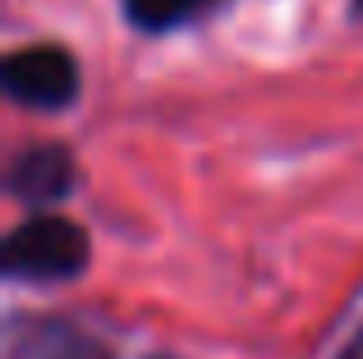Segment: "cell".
Masks as SVG:
<instances>
[{"instance_id":"6da1fadb","label":"cell","mask_w":363,"mask_h":359,"mask_svg":"<svg viewBox=\"0 0 363 359\" xmlns=\"http://www.w3.org/2000/svg\"><path fill=\"white\" fill-rule=\"evenodd\" d=\"M5 277L18 281H65L88 267V235L65 216H28L0 249Z\"/></svg>"},{"instance_id":"7a4b0ae2","label":"cell","mask_w":363,"mask_h":359,"mask_svg":"<svg viewBox=\"0 0 363 359\" xmlns=\"http://www.w3.org/2000/svg\"><path fill=\"white\" fill-rule=\"evenodd\" d=\"M5 92L23 106L37 111H60L79 97V65L60 51V46H23L5 60L0 70Z\"/></svg>"},{"instance_id":"3957f363","label":"cell","mask_w":363,"mask_h":359,"mask_svg":"<svg viewBox=\"0 0 363 359\" xmlns=\"http://www.w3.org/2000/svg\"><path fill=\"white\" fill-rule=\"evenodd\" d=\"M9 189L33 207L55 203V198H65L74 189V157L65 153V148H55V143L28 148V153L14 162V171H9Z\"/></svg>"},{"instance_id":"277c9868","label":"cell","mask_w":363,"mask_h":359,"mask_svg":"<svg viewBox=\"0 0 363 359\" xmlns=\"http://www.w3.org/2000/svg\"><path fill=\"white\" fill-rule=\"evenodd\" d=\"M207 5H216V0H124V14H129L143 33H166V28L203 14Z\"/></svg>"},{"instance_id":"5b68a950","label":"cell","mask_w":363,"mask_h":359,"mask_svg":"<svg viewBox=\"0 0 363 359\" xmlns=\"http://www.w3.org/2000/svg\"><path fill=\"white\" fill-rule=\"evenodd\" d=\"M37 359H106L92 341H83V336H55V341H46Z\"/></svg>"}]
</instances>
